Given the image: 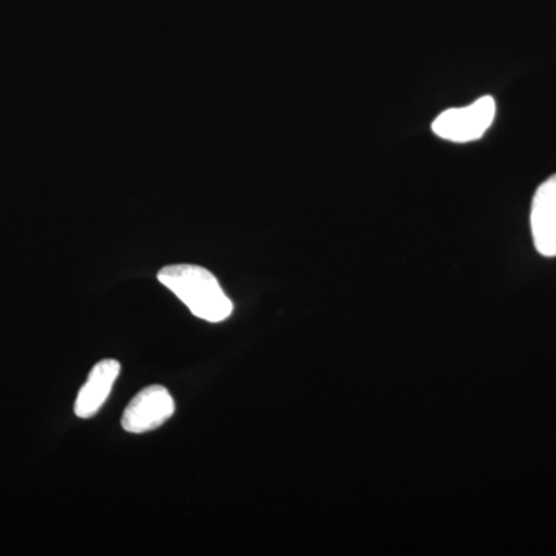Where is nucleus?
Masks as SVG:
<instances>
[{
  "instance_id": "f03ea898",
  "label": "nucleus",
  "mask_w": 556,
  "mask_h": 556,
  "mask_svg": "<svg viewBox=\"0 0 556 556\" xmlns=\"http://www.w3.org/2000/svg\"><path fill=\"white\" fill-rule=\"evenodd\" d=\"M495 116L496 101L486 94L466 108L445 110L433 121L431 130L445 141L466 144L484 137Z\"/></svg>"
},
{
  "instance_id": "7ed1b4c3",
  "label": "nucleus",
  "mask_w": 556,
  "mask_h": 556,
  "mask_svg": "<svg viewBox=\"0 0 556 556\" xmlns=\"http://www.w3.org/2000/svg\"><path fill=\"white\" fill-rule=\"evenodd\" d=\"M175 413V402L169 391L161 386H152L139 391L124 409L123 428L129 433H146L155 430L169 420Z\"/></svg>"
},
{
  "instance_id": "20e7f679",
  "label": "nucleus",
  "mask_w": 556,
  "mask_h": 556,
  "mask_svg": "<svg viewBox=\"0 0 556 556\" xmlns=\"http://www.w3.org/2000/svg\"><path fill=\"white\" fill-rule=\"evenodd\" d=\"M533 243L543 257H556V174L541 182L530 208Z\"/></svg>"
},
{
  "instance_id": "39448f33",
  "label": "nucleus",
  "mask_w": 556,
  "mask_h": 556,
  "mask_svg": "<svg viewBox=\"0 0 556 556\" xmlns=\"http://www.w3.org/2000/svg\"><path fill=\"white\" fill-rule=\"evenodd\" d=\"M121 365L118 361L105 358L91 369L89 379L80 388L78 399H76V416L87 419L100 412L104 402L110 396L113 383L118 379Z\"/></svg>"
},
{
  "instance_id": "f257e3e1",
  "label": "nucleus",
  "mask_w": 556,
  "mask_h": 556,
  "mask_svg": "<svg viewBox=\"0 0 556 556\" xmlns=\"http://www.w3.org/2000/svg\"><path fill=\"white\" fill-rule=\"evenodd\" d=\"M159 280L190 309L193 316L219 324L233 311L232 300L219 287L211 270L195 265L166 266L159 273Z\"/></svg>"
}]
</instances>
